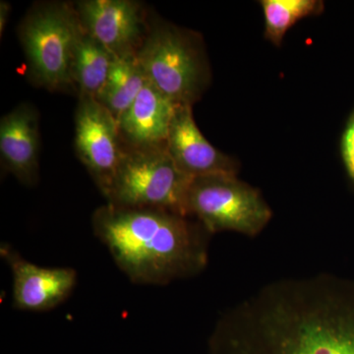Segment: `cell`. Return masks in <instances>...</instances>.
Listing matches in <instances>:
<instances>
[{"label": "cell", "mask_w": 354, "mask_h": 354, "mask_svg": "<svg viewBox=\"0 0 354 354\" xmlns=\"http://www.w3.org/2000/svg\"><path fill=\"white\" fill-rule=\"evenodd\" d=\"M208 354H354V279L321 274L265 286L218 319Z\"/></svg>", "instance_id": "1"}, {"label": "cell", "mask_w": 354, "mask_h": 354, "mask_svg": "<svg viewBox=\"0 0 354 354\" xmlns=\"http://www.w3.org/2000/svg\"><path fill=\"white\" fill-rule=\"evenodd\" d=\"M94 234L132 283L165 286L208 264L209 232L190 216L160 209L99 207Z\"/></svg>", "instance_id": "2"}, {"label": "cell", "mask_w": 354, "mask_h": 354, "mask_svg": "<svg viewBox=\"0 0 354 354\" xmlns=\"http://www.w3.org/2000/svg\"><path fill=\"white\" fill-rule=\"evenodd\" d=\"M83 32L75 4L43 1L30 8L19 26V39L35 85L48 91L74 86L72 67Z\"/></svg>", "instance_id": "3"}, {"label": "cell", "mask_w": 354, "mask_h": 354, "mask_svg": "<svg viewBox=\"0 0 354 354\" xmlns=\"http://www.w3.org/2000/svg\"><path fill=\"white\" fill-rule=\"evenodd\" d=\"M147 81L176 106H193L209 82L200 37L160 22L148 29L137 53Z\"/></svg>", "instance_id": "4"}, {"label": "cell", "mask_w": 354, "mask_h": 354, "mask_svg": "<svg viewBox=\"0 0 354 354\" xmlns=\"http://www.w3.org/2000/svg\"><path fill=\"white\" fill-rule=\"evenodd\" d=\"M192 178L174 164L164 145L125 148L111 183L108 204L120 208L160 209L186 214Z\"/></svg>", "instance_id": "5"}, {"label": "cell", "mask_w": 354, "mask_h": 354, "mask_svg": "<svg viewBox=\"0 0 354 354\" xmlns=\"http://www.w3.org/2000/svg\"><path fill=\"white\" fill-rule=\"evenodd\" d=\"M186 214L196 218L209 234L235 232L256 236L272 218L259 191L234 174H209L191 180Z\"/></svg>", "instance_id": "6"}, {"label": "cell", "mask_w": 354, "mask_h": 354, "mask_svg": "<svg viewBox=\"0 0 354 354\" xmlns=\"http://www.w3.org/2000/svg\"><path fill=\"white\" fill-rule=\"evenodd\" d=\"M77 156L104 196L109 187L124 146L118 120L93 97H80L75 114Z\"/></svg>", "instance_id": "7"}, {"label": "cell", "mask_w": 354, "mask_h": 354, "mask_svg": "<svg viewBox=\"0 0 354 354\" xmlns=\"http://www.w3.org/2000/svg\"><path fill=\"white\" fill-rule=\"evenodd\" d=\"M84 31L115 57L136 55L148 30L141 4L133 0H84L75 4Z\"/></svg>", "instance_id": "8"}, {"label": "cell", "mask_w": 354, "mask_h": 354, "mask_svg": "<svg viewBox=\"0 0 354 354\" xmlns=\"http://www.w3.org/2000/svg\"><path fill=\"white\" fill-rule=\"evenodd\" d=\"M0 253L12 272L14 308L48 311L64 302L75 288L77 272L72 268L41 267L24 259L6 243L1 244Z\"/></svg>", "instance_id": "9"}, {"label": "cell", "mask_w": 354, "mask_h": 354, "mask_svg": "<svg viewBox=\"0 0 354 354\" xmlns=\"http://www.w3.org/2000/svg\"><path fill=\"white\" fill-rule=\"evenodd\" d=\"M167 148L179 171L190 178L209 174L236 176V162L212 145L200 131L192 106H176Z\"/></svg>", "instance_id": "10"}, {"label": "cell", "mask_w": 354, "mask_h": 354, "mask_svg": "<svg viewBox=\"0 0 354 354\" xmlns=\"http://www.w3.org/2000/svg\"><path fill=\"white\" fill-rule=\"evenodd\" d=\"M39 131L36 109L22 104L0 120V156L6 171L26 185L39 174Z\"/></svg>", "instance_id": "11"}, {"label": "cell", "mask_w": 354, "mask_h": 354, "mask_svg": "<svg viewBox=\"0 0 354 354\" xmlns=\"http://www.w3.org/2000/svg\"><path fill=\"white\" fill-rule=\"evenodd\" d=\"M176 104L147 81L130 108L118 120L125 148H149L167 143Z\"/></svg>", "instance_id": "12"}, {"label": "cell", "mask_w": 354, "mask_h": 354, "mask_svg": "<svg viewBox=\"0 0 354 354\" xmlns=\"http://www.w3.org/2000/svg\"><path fill=\"white\" fill-rule=\"evenodd\" d=\"M115 57L84 31L74 55L72 76L80 97L97 100L108 81Z\"/></svg>", "instance_id": "13"}, {"label": "cell", "mask_w": 354, "mask_h": 354, "mask_svg": "<svg viewBox=\"0 0 354 354\" xmlns=\"http://www.w3.org/2000/svg\"><path fill=\"white\" fill-rule=\"evenodd\" d=\"M146 83L137 53L116 57L97 101L118 120L130 108Z\"/></svg>", "instance_id": "14"}, {"label": "cell", "mask_w": 354, "mask_h": 354, "mask_svg": "<svg viewBox=\"0 0 354 354\" xmlns=\"http://www.w3.org/2000/svg\"><path fill=\"white\" fill-rule=\"evenodd\" d=\"M265 37L279 46L286 32L298 21L322 12L324 3L317 0H263Z\"/></svg>", "instance_id": "15"}, {"label": "cell", "mask_w": 354, "mask_h": 354, "mask_svg": "<svg viewBox=\"0 0 354 354\" xmlns=\"http://www.w3.org/2000/svg\"><path fill=\"white\" fill-rule=\"evenodd\" d=\"M342 153L346 171L354 183V111L342 135Z\"/></svg>", "instance_id": "16"}, {"label": "cell", "mask_w": 354, "mask_h": 354, "mask_svg": "<svg viewBox=\"0 0 354 354\" xmlns=\"http://www.w3.org/2000/svg\"><path fill=\"white\" fill-rule=\"evenodd\" d=\"M11 6L7 1L0 2V35H3L6 31L7 22L9 19V14H10Z\"/></svg>", "instance_id": "17"}]
</instances>
